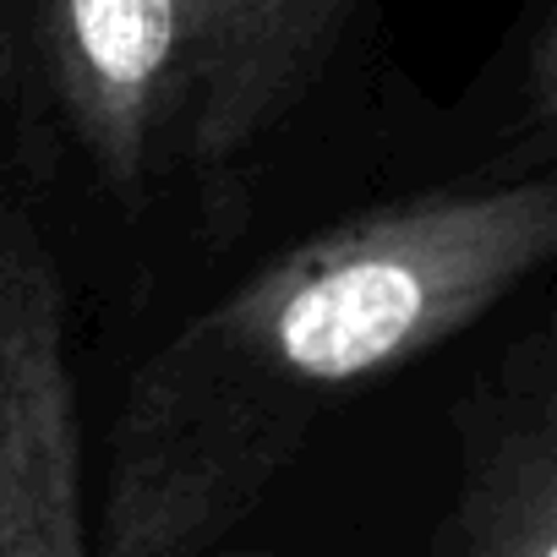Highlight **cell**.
Wrapping results in <instances>:
<instances>
[{"mask_svg":"<svg viewBox=\"0 0 557 557\" xmlns=\"http://www.w3.org/2000/svg\"><path fill=\"white\" fill-rule=\"evenodd\" d=\"M552 251L546 164L367 202L273 251L126 377L94 552L219 557L345 399L486 323Z\"/></svg>","mask_w":557,"mask_h":557,"instance_id":"obj_1","label":"cell"},{"mask_svg":"<svg viewBox=\"0 0 557 557\" xmlns=\"http://www.w3.org/2000/svg\"><path fill=\"white\" fill-rule=\"evenodd\" d=\"M0 121L143 213L186 159L175 0H0Z\"/></svg>","mask_w":557,"mask_h":557,"instance_id":"obj_2","label":"cell"},{"mask_svg":"<svg viewBox=\"0 0 557 557\" xmlns=\"http://www.w3.org/2000/svg\"><path fill=\"white\" fill-rule=\"evenodd\" d=\"M61 262L23 197H0V557H99Z\"/></svg>","mask_w":557,"mask_h":557,"instance_id":"obj_3","label":"cell"},{"mask_svg":"<svg viewBox=\"0 0 557 557\" xmlns=\"http://www.w3.org/2000/svg\"><path fill=\"white\" fill-rule=\"evenodd\" d=\"M186 39V159L202 191L285 126L334 66L367 0H175Z\"/></svg>","mask_w":557,"mask_h":557,"instance_id":"obj_4","label":"cell"},{"mask_svg":"<svg viewBox=\"0 0 557 557\" xmlns=\"http://www.w3.org/2000/svg\"><path fill=\"white\" fill-rule=\"evenodd\" d=\"M448 557H557V345L535 323L454 399Z\"/></svg>","mask_w":557,"mask_h":557,"instance_id":"obj_5","label":"cell"}]
</instances>
